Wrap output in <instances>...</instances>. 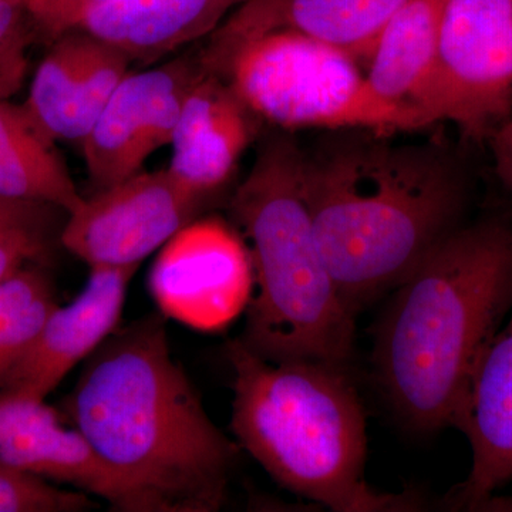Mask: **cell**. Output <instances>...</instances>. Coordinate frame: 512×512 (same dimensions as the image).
<instances>
[{
  "label": "cell",
  "instance_id": "17",
  "mask_svg": "<svg viewBox=\"0 0 512 512\" xmlns=\"http://www.w3.org/2000/svg\"><path fill=\"white\" fill-rule=\"evenodd\" d=\"M249 0H104L74 29L116 47L131 63L151 64L212 35Z\"/></svg>",
  "mask_w": 512,
  "mask_h": 512
},
{
  "label": "cell",
  "instance_id": "5",
  "mask_svg": "<svg viewBox=\"0 0 512 512\" xmlns=\"http://www.w3.org/2000/svg\"><path fill=\"white\" fill-rule=\"evenodd\" d=\"M229 210L249 241L254 268L255 292L238 339L269 362L311 360L348 369L356 315L316 241L295 138L276 134L259 148Z\"/></svg>",
  "mask_w": 512,
  "mask_h": 512
},
{
  "label": "cell",
  "instance_id": "3",
  "mask_svg": "<svg viewBox=\"0 0 512 512\" xmlns=\"http://www.w3.org/2000/svg\"><path fill=\"white\" fill-rule=\"evenodd\" d=\"M512 311V220L466 222L390 292L373 332L377 382L400 420L453 427L471 373Z\"/></svg>",
  "mask_w": 512,
  "mask_h": 512
},
{
  "label": "cell",
  "instance_id": "11",
  "mask_svg": "<svg viewBox=\"0 0 512 512\" xmlns=\"http://www.w3.org/2000/svg\"><path fill=\"white\" fill-rule=\"evenodd\" d=\"M138 266H93L83 292L50 313L32 345L0 383V396L45 402L66 375L119 328Z\"/></svg>",
  "mask_w": 512,
  "mask_h": 512
},
{
  "label": "cell",
  "instance_id": "14",
  "mask_svg": "<svg viewBox=\"0 0 512 512\" xmlns=\"http://www.w3.org/2000/svg\"><path fill=\"white\" fill-rule=\"evenodd\" d=\"M0 460L136 512L133 497L82 433L66 429L45 402L0 396Z\"/></svg>",
  "mask_w": 512,
  "mask_h": 512
},
{
  "label": "cell",
  "instance_id": "19",
  "mask_svg": "<svg viewBox=\"0 0 512 512\" xmlns=\"http://www.w3.org/2000/svg\"><path fill=\"white\" fill-rule=\"evenodd\" d=\"M0 195L50 205L67 215L82 207L69 170L22 106L0 100Z\"/></svg>",
  "mask_w": 512,
  "mask_h": 512
},
{
  "label": "cell",
  "instance_id": "1",
  "mask_svg": "<svg viewBox=\"0 0 512 512\" xmlns=\"http://www.w3.org/2000/svg\"><path fill=\"white\" fill-rule=\"evenodd\" d=\"M370 128L299 143L303 197L333 281L359 315L466 224L470 171L441 143H397Z\"/></svg>",
  "mask_w": 512,
  "mask_h": 512
},
{
  "label": "cell",
  "instance_id": "21",
  "mask_svg": "<svg viewBox=\"0 0 512 512\" xmlns=\"http://www.w3.org/2000/svg\"><path fill=\"white\" fill-rule=\"evenodd\" d=\"M83 491L64 490L49 480L0 460V512H83L97 507Z\"/></svg>",
  "mask_w": 512,
  "mask_h": 512
},
{
  "label": "cell",
  "instance_id": "4",
  "mask_svg": "<svg viewBox=\"0 0 512 512\" xmlns=\"http://www.w3.org/2000/svg\"><path fill=\"white\" fill-rule=\"evenodd\" d=\"M227 355L232 433L282 488L336 512L420 510L419 494L367 483L366 414L346 367L269 362L239 339Z\"/></svg>",
  "mask_w": 512,
  "mask_h": 512
},
{
  "label": "cell",
  "instance_id": "22",
  "mask_svg": "<svg viewBox=\"0 0 512 512\" xmlns=\"http://www.w3.org/2000/svg\"><path fill=\"white\" fill-rule=\"evenodd\" d=\"M104 0H25L30 20L50 36L59 37L74 28L84 12Z\"/></svg>",
  "mask_w": 512,
  "mask_h": 512
},
{
  "label": "cell",
  "instance_id": "12",
  "mask_svg": "<svg viewBox=\"0 0 512 512\" xmlns=\"http://www.w3.org/2000/svg\"><path fill=\"white\" fill-rule=\"evenodd\" d=\"M56 39L37 67L22 107L49 143H83L130 73L131 60L83 30H69Z\"/></svg>",
  "mask_w": 512,
  "mask_h": 512
},
{
  "label": "cell",
  "instance_id": "20",
  "mask_svg": "<svg viewBox=\"0 0 512 512\" xmlns=\"http://www.w3.org/2000/svg\"><path fill=\"white\" fill-rule=\"evenodd\" d=\"M56 306L52 282L39 269L22 266L0 282V383Z\"/></svg>",
  "mask_w": 512,
  "mask_h": 512
},
{
  "label": "cell",
  "instance_id": "2",
  "mask_svg": "<svg viewBox=\"0 0 512 512\" xmlns=\"http://www.w3.org/2000/svg\"><path fill=\"white\" fill-rule=\"evenodd\" d=\"M165 323L158 312L114 330L87 357L67 413L136 512H215L239 448L205 412Z\"/></svg>",
  "mask_w": 512,
  "mask_h": 512
},
{
  "label": "cell",
  "instance_id": "9",
  "mask_svg": "<svg viewBox=\"0 0 512 512\" xmlns=\"http://www.w3.org/2000/svg\"><path fill=\"white\" fill-rule=\"evenodd\" d=\"M148 288L167 318L220 330L251 302V254L237 229L221 218L194 220L161 248Z\"/></svg>",
  "mask_w": 512,
  "mask_h": 512
},
{
  "label": "cell",
  "instance_id": "13",
  "mask_svg": "<svg viewBox=\"0 0 512 512\" xmlns=\"http://www.w3.org/2000/svg\"><path fill=\"white\" fill-rule=\"evenodd\" d=\"M453 427L470 441L473 464L448 503L483 510L512 481V311L481 353Z\"/></svg>",
  "mask_w": 512,
  "mask_h": 512
},
{
  "label": "cell",
  "instance_id": "7",
  "mask_svg": "<svg viewBox=\"0 0 512 512\" xmlns=\"http://www.w3.org/2000/svg\"><path fill=\"white\" fill-rule=\"evenodd\" d=\"M421 109L478 143L511 116L512 0L448 2Z\"/></svg>",
  "mask_w": 512,
  "mask_h": 512
},
{
  "label": "cell",
  "instance_id": "25",
  "mask_svg": "<svg viewBox=\"0 0 512 512\" xmlns=\"http://www.w3.org/2000/svg\"><path fill=\"white\" fill-rule=\"evenodd\" d=\"M28 20L25 0H0V57L28 47Z\"/></svg>",
  "mask_w": 512,
  "mask_h": 512
},
{
  "label": "cell",
  "instance_id": "23",
  "mask_svg": "<svg viewBox=\"0 0 512 512\" xmlns=\"http://www.w3.org/2000/svg\"><path fill=\"white\" fill-rule=\"evenodd\" d=\"M43 234L18 231L0 235V282L13 272L45 255Z\"/></svg>",
  "mask_w": 512,
  "mask_h": 512
},
{
  "label": "cell",
  "instance_id": "18",
  "mask_svg": "<svg viewBox=\"0 0 512 512\" xmlns=\"http://www.w3.org/2000/svg\"><path fill=\"white\" fill-rule=\"evenodd\" d=\"M448 2L407 0L380 32L366 76L384 100L424 113L421 104L433 72Z\"/></svg>",
  "mask_w": 512,
  "mask_h": 512
},
{
  "label": "cell",
  "instance_id": "24",
  "mask_svg": "<svg viewBox=\"0 0 512 512\" xmlns=\"http://www.w3.org/2000/svg\"><path fill=\"white\" fill-rule=\"evenodd\" d=\"M50 205L10 200L0 195V235L28 231L43 234Z\"/></svg>",
  "mask_w": 512,
  "mask_h": 512
},
{
  "label": "cell",
  "instance_id": "16",
  "mask_svg": "<svg viewBox=\"0 0 512 512\" xmlns=\"http://www.w3.org/2000/svg\"><path fill=\"white\" fill-rule=\"evenodd\" d=\"M255 117L227 80L205 69L184 101L168 168L214 200L255 136Z\"/></svg>",
  "mask_w": 512,
  "mask_h": 512
},
{
  "label": "cell",
  "instance_id": "27",
  "mask_svg": "<svg viewBox=\"0 0 512 512\" xmlns=\"http://www.w3.org/2000/svg\"><path fill=\"white\" fill-rule=\"evenodd\" d=\"M25 53L26 47H20L0 57V100H8L18 92L28 66Z\"/></svg>",
  "mask_w": 512,
  "mask_h": 512
},
{
  "label": "cell",
  "instance_id": "8",
  "mask_svg": "<svg viewBox=\"0 0 512 512\" xmlns=\"http://www.w3.org/2000/svg\"><path fill=\"white\" fill-rule=\"evenodd\" d=\"M212 201L167 168L99 190L69 214L60 241L93 266H138Z\"/></svg>",
  "mask_w": 512,
  "mask_h": 512
},
{
  "label": "cell",
  "instance_id": "26",
  "mask_svg": "<svg viewBox=\"0 0 512 512\" xmlns=\"http://www.w3.org/2000/svg\"><path fill=\"white\" fill-rule=\"evenodd\" d=\"M494 170L504 190L512 198V114L488 137Z\"/></svg>",
  "mask_w": 512,
  "mask_h": 512
},
{
  "label": "cell",
  "instance_id": "6",
  "mask_svg": "<svg viewBox=\"0 0 512 512\" xmlns=\"http://www.w3.org/2000/svg\"><path fill=\"white\" fill-rule=\"evenodd\" d=\"M355 56L292 30L239 43L208 72L229 86L259 119L285 131L370 128L412 133L434 126L413 107L384 100Z\"/></svg>",
  "mask_w": 512,
  "mask_h": 512
},
{
  "label": "cell",
  "instance_id": "10",
  "mask_svg": "<svg viewBox=\"0 0 512 512\" xmlns=\"http://www.w3.org/2000/svg\"><path fill=\"white\" fill-rule=\"evenodd\" d=\"M204 72L201 55H185L124 77L82 143L99 190L141 173L151 154L171 144L184 101Z\"/></svg>",
  "mask_w": 512,
  "mask_h": 512
},
{
  "label": "cell",
  "instance_id": "15",
  "mask_svg": "<svg viewBox=\"0 0 512 512\" xmlns=\"http://www.w3.org/2000/svg\"><path fill=\"white\" fill-rule=\"evenodd\" d=\"M407 0H249L211 35L201 53L210 69L239 43L292 30L345 50L369 62L380 32Z\"/></svg>",
  "mask_w": 512,
  "mask_h": 512
}]
</instances>
